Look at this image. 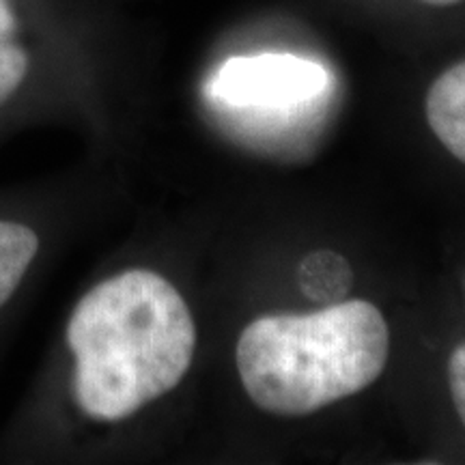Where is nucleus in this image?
Wrapping results in <instances>:
<instances>
[{
  "instance_id": "39448f33",
  "label": "nucleus",
  "mask_w": 465,
  "mask_h": 465,
  "mask_svg": "<svg viewBox=\"0 0 465 465\" xmlns=\"http://www.w3.org/2000/svg\"><path fill=\"white\" fill-rule=\"evenodd\" d=\"M37 250L39 237L31 226L0 220V306L20 287Z\"/></svg>"
},
{
  "instance_id": "1a4fd4ad",
  "label": "nucleus",
  "mask_w": 465,
  "mask_h": 465,
  "mask_svg": "<svg viewBox=\"0 0 465 465\" xmlns=\"http://www.w3.org/2000/svg\"><path fill=\"white\" fill-rule=\"evenodd\" d=\"M14 28H15V17L11 14L7 0H0V39L7 37Z\"/></svg>"
},
{
  "instance_id": "f257e3e1",
  "label": "nucleus",
  "mask_w": 465,
  "mask_h": 465,
  "mask_svg": "<svg viewBox=\"0 0 465 465\" xmlns=\"http://www.w3.org/2000/svg\"><path fill=\"white\" fill-rule=\"evenodd\" d=\"M74 397L93 420H125L177 388L190 371L196 325L164 276L127 270L93 287L67 323Z\"/></svg>"
},
{
  "instance_id": "423d86ee",
  "label": "nucleus",
  "mask_w": 465,
  "mask_h": 465,
  "mask_svg": "<svg viewBox=\"0 0 465 465\" xmlns=\"http://www.w3.org/2000/svg\"><path fill=\"white\" fill-rule=\"evenodd\" d=\"M330 278L341 284L351 282V272L349 265L342 261L339 254L328 252H312L304 259L300 267V284L302 291L312 300H336L342 293V289L330 282Z\"/></svg>"
},
{
  "instance_id": "9d476101",
  "label": "nucleus",
  "mask_w": 465,
  "mask_h": 465,
  "mask_svg": "<svg viewBox=\"0 0 465 465\" xmlns=\"http://www.w3.org/2000/svg\"><path fill=\"white\" fill-rule=\"evenodd\" d=\"M424 5H433V7H452V5L463 3V0H420Z\"/></svg>"
},
{
  "instance_id": "7ed1b4c3",
  "label": "nucleus",
  "mask_w": 465,
  "mask_h": 465,
  "mask_svg": "<svg viewBox=\"0 0 465 465\" xmlns=\"http://www.w3.org/2000/svg\"><path fill=\"white\" fill-rule=\"evenodd\" d=\"M330 86V74L295 54L235 56L209 83L212 97L231 108L287 110L312 102Z\"/></svg>"
},
{
  "instance_id": "f03ea898",
  "label": "nucleus",
  "mask_w": 465,
  "mask_h": 465,
  "mask_svg": "<svg viewBox=\"0 0 465 465\" xmlns=\"http://www.w3.org/2000/svg\"><path fill=\"white\" fill-rule=\"evenodd\" d=\"M391 330L380 308L345 300L312 312L263 315L237 341V371L252 403L274 416H311L380 380Z\"/></svg>"
},
{
  "instance_id": "20e7f679",
  "label": "nucleus",
  "mask_w": 465,
  "mask_h": 465,
  "mask_svg": "<svg viewBox=\"0 0 465 465\" xmlns=\"http://www.w3.org/2000/svg\"><path fill=\"white\" fill-rule=\"evenodd\" d=\"M424 113L435 138L465 164V58L433 80Z\"/></svg>"
},
{
  "instance_id": "6e6552de",
  "label": "nucleus",
  "mask_w": 465,
  "mask_h": 465,
  "mask_svg": "<svg viewBox=\"0 0 465 465\" xmlns=\"http://www.w3.org/2000/svg\"><path fill=\"white\" fill-rule=\"evenodd\" d=\"M449 388L457 414L465 427V342H459L449 356Z\"/></svg>"
},
{
  "instance_id": "0eeeda50",
  "label": "nucleus",
  "mask_w": 465,
  "mask_h": 465,
  "mask_svg": "<svg viewBox=\"0 0 465 465\" xmlns=\"http://www.w3.org/2000/svg\"><path fill=\"white\" fill-rule=\"evenodd\" d=\"M28 72L26 52L17 45L0 42V104H5L14 95V91L22 84Z\"/></svg>"
}]
</instances>
